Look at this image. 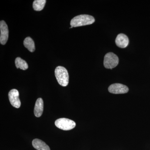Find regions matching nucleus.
<instances>
[{"label":"nucleus","instance_id":"nucleus-1","mask_svg":"<svg viewBox=\"0 0 150 150\" xmlns=\"http://www.w3.org/2000/svg\"><path fill=\"white\" fill-rule=\"evenodd\" d=\"M95 21L94 18L88 15H80L72 19L70 24L73 27H79L92 24Z\"/></svg>","mask_w":150,"mask_h":150},{"label":"nucleus","instance_id":"nucleus-2","mask_svg":"<svg viewBox=\"0 0 150 150\" xmlns=\"http://www.w3.org/2000/svg\"><path fill=\"white\" fill-rule=\"evenodd\" d=\"M56 79L60 85L67 86L69 83V75L68 71L64 67L59 66L55 70Z\"/></svg>","mask_w":150,"mask_h":150},{"label":"nucleus","instance_id":"nucleus-3","mask_svg":"<svg viewBox=\"0 0 150 150\" xmlns=\"http://www.w3.org/2000/svg\"><path fill=\"white\" fill-rule=\"evenodd\" d=\"M118 63V57L114 53L109 52L105 54L104 58L103 65L106 69H112L117 67Z\"/></svg>","mask_w":150,"mask_h":150},{"label":"nucleus","instance_id":"nucleus-4","mask_svg":"<svg viewBox=\"0 0 150 150\" xmlns=\"http://www.w3.org/2000/svg\"><path fill=\"white\" fill-rule=\"evenodd\" d=\"M57 128L64 131L71 130L74 128L76 124L74 121L66 118H61L57 119L55 122Z\"/></svg>","mask_w":150,"mask_h":150},{"label":"nucleus","instance_id":"nucleus-5","mask_svg":"<svg viewBox=\"0 0 150 150\" xmlns=\"http://www.w3.org/2000/svg\"><path fill=\"white\" fill-rule=\"evenodd\" d=\"M19 92L16 89H12L8 93V98L12 106L16 108H19L21 105L19 98Z\"/></svg>","mask_w":150,"mask_h":150},{"label":"nucleus","instance_id":"nucleus-6","mask_svg":"<svg viewBox=\"0 0 150 150\" xmlns=\"http://www.w3.org/2000/svg\"><path fill=\"white\" fill-rule=\"evenodd\" d=\"M0 43L2 45L6 44L8 38V29L7 25L4 21L0 22Z\"/></svg>","mask_w":150,"mask_h":150},{"label":"nucleus","instance_id":"nucleus-7","mask_svg":"<svg viewBox=\"0 0 150 150\" xmlns=\"http://www.w3.org/2000/svg\"><path fill=\"white\" fill-rule=\"evenodd\" d=\"M108 91L113 94H123L127 93L129 89L127 86L121 83L112 84L108 87Z\"/></svg>","mask_w":150,"mask_h":150},{"label":"nucleus","instance_id":"nucleus-8","mask_svg":"<svg viewBox=\"0 0 150 150\" xmlns=\"http://www.w3.org/2000/svg\"><path fill=\"white\" fill-rule=\"evenodd\" d=\"M129 41L128 36L123 33L118 34L115 40V44L117 46L122 48H126L129 45Z\"/></svg>","mask_w":150,"mask_h":150},{"label":"nucleus","instance_id":"nucleus-9","mask_svg":"<svg viewBox=\"0 0 150 150\" xmlns=\"http://www.w3.org/2000/svg\"><path fill=\"white\" fill-rule=\"evenodd\" d=\"M43 110V101L41 98H38L35 103L34 108V115L37 117H39L42 115Z\"/></svg>","mask_w":150,"mask_h":150},{"label":"nucleus","instance_id":"nucleus-10","mask_svg":"<svg viewBox=\"0 0 150 150\" xmlns=\"http://www.w3.org/2000/svg\"><path fill=\"white\" fill-rule=\"evenodd\" d=\"M33 147L37 150H50V148L45 142L39 139H35L33 141Z\"/></svg>","mask_w":150,"mask_h":150},{"label":"nucleus","instance_id":"nucleus-11","mask_svg":"<svg viewBox=\"0 0 150 150\" xmlns=\"http://www.w3.org/2000/svg\"><path fill=\"white\" fill-rule=\"evenodd\" d=\"M23 44L25 48H27L30 52H33L35 50V43L34 41L30 37H28L25 39Z\"/></svg>","mask_w":150,"mask_h":150},{"label":"nucleus","instance_id":"nucleus-12","mask_svg":"<svg viewBox=\"0 0 150 150\" xmlns=\"http://www.w3.org/2000/svg\"><path fill=\"white\" fill-rule=\"evenodd\" d=\"M15 65L17 69H20L23 70H25L28 69V64L24 60L17 57L15 60Z\"/></svg>","mask_w":150,"mask_h":150},{"label":"nucleus","instance_id":"nucleus-13","mask_svg":"<svg viewBox=\"0 0 150 150\" xmlns=\"http://www.w3.org/2000/svg\"><path fill=\"white\" fill-rule=\"evenodd\" d=\"M46 0H35L33 4V9L36 11H42L45 6Z\"/></svg>","mask_w":150,"mask_h":150}]
</instances>
